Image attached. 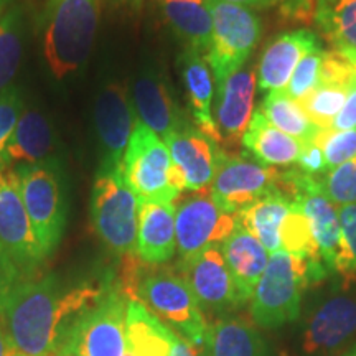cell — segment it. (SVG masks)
<instances>
[{"label":"cell","mask_w":356,"mask_h":356,"mask_svg":"<svg viewBox=\"0 0 356 356\" xmlns=\"http://www.w3.org/2000/svg\"><path fill=\"white\" fill-rule=\"evenodd\" d=\"M111 284L86 280L70 286L50 274L13 286L0 315L17 355L58 356L74 320L96 305Z\"/></svg>","instance_id":"1"},{"label":"cell","mask_w":356,"mask_h":356,"mask_svg":"<svg viewBox=\"0 0 356 356\" xmlns=\"http://www.w3.org/2000/svg\"><path fill=\"white\" fill-rule=\"evenodd\" d=\"M101 0H48L40 17L43 56L55 79L79 73L88 63L97 33Z\"/></svg>","instance_id":"2"},{"label":"cell","mask_w":356,"mask_h":356,"mask_svg":"<svg viewBox=\"0 0 356 356\" xmlns=\"http://www.w3.org/2000/svg\"><path fill=\"white\" fill-rule=\"evenodd\" d=\"M142 267L131 299L139 300L168 328L198 348H204L208 323L188 282L175 270Z\"/></svg>","instance_id":"3"},{"label":"cell","mask_w":356,"mask_h":356,"mask_svg":"<svg viewBox=\"0 0 356 356\" xmlns=\"http://www.w3.org/2000/svg\"><path fill=\"white\" fill-rule=\"evenodd\" d=\"M47 261L25 210L19 177L0 168V269L10 286L38 277Z\"/></svg>","instance_id":"4"},{"label":"cell","mask_w":356,"mask_h":356,"mask_svg":"<svg viewBox=\"0 0 356 356\" xmlns=\"http://www.w3.org/2000/svg\"><path fill=\"white\" fill-rule=\"evenodd\" d=\"M122 177L139 202L175 203L186 190L162 137L137 119L122 159Z\"/></svg>","instance_id":"5"},{"label":"cell","mask_w":356,"mask_h":356,"mask_svg":"<svg viewBox=\"0 0 356 356\" xmlns=\"http://www.w3.org/2000/svg\"><path fill=\"white\" fill-rule=\"evenodd\" d=\"M13 170L19 177L22 200L35 236L48 259L60 246L68 218L63 163L60 159L51 157Z\"/></svg>","instance_id":"6"},{"label":"cell","mask_w":356,"mask_h":356,"mask_svg":"<svg viewBox=\"0 0 356 356\" xmlns=\"http://www.w3.org/2000/svg\"><path fill=\"white\" fill-rule=\"evenodd\" d=\"M309 262L286 251L273 252L251 297V317L261 328H279L299 318L310 286Z\"/></svg>","instance_id":"7"},{"label":"cell","mask_w":356,"mask_h":356,"mask_svg":"<svg viewBox=\"0 0 356 356\" xmlns=\"http://www.w3.org/2000/svg\"><path fill=\"white\" fill-rule=\"evenodd\" d=\"M129 297L121 282L74 320L58 356H131L127 351L126 310Z\"/></svg>","instance_id":"8"},{"label":"cell","mask_w":356,"mask_h":356,"mask_svg":"<svg viewBox=\"0 0 356 356\" xmlns=\"http://www.w3.org/2000/svg\"><path fill=\"white\" fill-rule=\"evenodd\" d=\"M91 222L101 241L115 254L136 252L139 198L124 181L122 167L96 173L91 193Z\"/></svg>","instance_id":"9"},{"label":"cell","mask_w":356,"mask_h":356,"mask_svg":"<svg viewBox=\"0 0 356 356\" xmlns=\"http://www.w3.org/2000/svg\"><path fill=\"white\" fill-rule=\"evenodd\" d=\"M213 19L210 51L204 60L213 70L216 86L241 70L259 43L262 29L254 12L225 0H207Z\"/></svg>","instance_id":"10"},{"label":"cell","mask_w":356,"mask_h":356,"mask_svg":"<svg viewBox=\"0 0 356 356\" xmlns=\"http://www.w3.org/2000/svg\"><path fill=\"white\" fill-rule=\"evenodd\" d=\"M282 172L264 165L246 154L218 150L216 172L210 185L211 198L222 211L236 215L248 204L279 190Z\"/></svg>","instance_id":"11"},{"label":"cell","mask_w":356,"mask_h":356,"mask_svg":"<svg viewBox=\"0 0 356 356\" xmlns=\"http://www.w3.org/2000/svg\"><path fill=\"white\" fill-rule=\"evenodd\" d=\"M234 215L218 207L210 188L193 191V195L175 204L178 262L190 261L211 246H221L234 231Z\"/></svg>","instance_id":"12"},{"label":"cell","mask_w":356,"mask_h":356,"mask_svg":"<svg viewBox=\"0 0 356 356\" xmlns=\"http://www.w3.org/2000/svg\"><path fill=\"white\" fill-rule=\"evenodd\" d=\"M137 122L136 111L122 83L109 81L99 89L95 102V129L99 145L97 172L122 167V159Z\"/></svg>","instance_id":"13"},{"label":"cell","mask_w":356,"mask_h":356,"mask_svg":"<svg viewBox=\"0 0 356 356\" xmlns=\"http://www.w3.org/2000/svg\"><path fill=\"white\" fill-rule=\"evenodd\" d=\"M177 270L188 282L203 310L228 312L246 304L239 296L221 246H211L190 261L178 262Z\"/></svg>","instance_id":"14"},{"label":"cell","mask_w":356,"mask_h":356,"mask_svg":"<svg viewBox=\"0 0 356 356\" xmlns=\"http://www.w3.org/2000/svg\"><path fill=\"white\" fill-rule=\"evenodd\" d=\"M131 101L137 119L162 139L190 124L173 99L167 81L155 70L147 68L136 78Z\"/></svg>","instance_id":"15"},{"label":"cell","mask_w":356,"mask_h":356,"mask_svg":"<svg viewBox=\"0 0 356 356\" xmlns=\"http://www.w3.org/2000/svg\"><path fill=\"white\" fill-rule=\"evenodd\" d=\"M256 76V71L244 65L218 84L215 121L225 147H236L243 140L252 118Z\"/></svg>","instance_id":"16"},{"label":"cell","mask_w":356,"mask_h":356,"mask_svg":"<svg viewBox=\"0 0 356 356\" xmlns=\"http://www.w3.org/2000/svg\"><path fill=\"white\" fill-rule=\"evenodd\" d=\"M318 48V35L309 29L279 35L262 53L257 66V86L261 91H286L297 65Z\"/></svg>","instance_id":"17"},{"label":"cell","mask_w":356,"mask_h":356,"mask_svg":"<svg viewBox=\"0 0 356 356\" xmlns=\"http://www.w3.org/2000/svg\"><path fill=\"white\" fill-rule=\"evenodd\" d=\"M162 140L168 147L173 163L184 173L186 190L200 191L210 188L220 150L215 142H211L191 124L170 132Z\"/></svg>","instance_id":"18"},{"label":"cell","mask_w":356,"mask_h":356,"mask_svg":"<svg viewBox=\"0 0 356 356\" xmlns=\"http://www.w3.org/2000/svg\"><path fill=\"white\" fill-rule=\"evenodd\" d=\"M356 332V300L338 296L323 302L307 320L302 348L309 356H325Z\"/></svg>","instance_id":"19"},{"label":"cell","mask_w":356,"mask_h":356,"mask_svg":"<svg viewBox=\"0 0 356 356\" xmlns=\"http://www.w3.org/2000/svg\"><path fill=\"white\" fill-rule=\"evenodd\" d=\"M175 203L139 202L136 254L147 266H162L175 256Z\"/></svg>","instance_id":"20"},{"label":"cell","mask_w":356,"mask_h":356,"mask_svg":"<svg viewBox=\"0 0 356 356\" xmlns=\"http://www.w3.org/2000/svg\"><path fill=\"white\" fill-rule=\"evenodd\" d=\"M55 144V131L50 121L40 111L26 109L0 154V168L32 165L51 159Z\"/></svg>","instance_id":"21"},{"label":"cell","mask_w":356,"mask_h":356,"mask_svg":"<svg viewBox=\"0 0 356 356\" xmlns=\"http://www.w3.org/2000/svg\"><path fill=\"white\" fill-rule=\"evenodd\" d=\"M178 65H180L186 97H188V108L195 126L216 145H222L221 134L218 131L215 114L211 109L215 88H213V74L208 61L204 60L203 55L186 48L178 56Z\"/></svg>","instance_id":"22"},{"label":"cell","mask_w":356,"mask_h":356,"mask_svg":"<svg viewBox=\"0 0 356 356\" xmlns=\"http://www.w3.org/2000/svg\"><path fill=\"white\" fill-rule=\"evenodd\" d=\"M221 251L239 296L244 302H248L266 270L270 254L259 243V239L244 229L239 222H236L233 233L221 244Z\"/></svg>","instance_id":"23"},{"label":"cell","mask_w":356,"mask_h":356,"mask_svg":"<svg viewBox=\"0 0 356 356\" xmlns=\"http://www.w3.org/2000/svg\"><path fill=\"white\" fill-rule=\"evenodd\" d=\"M160 12L188 50L207 56L213 37V19L207 0H160Z\"/></svg>","instance_id":"24"},{"label":"cell","mask_w":356,"mask_h":356,"mask_svg":"<svg viewBox=\"0 0 356 356\" xmlns=\"http://www.w3.org/2000/svg\"><path fill=\"white\" fill-rule=\"evenodd\" d=\"M241 144L257 162L269 167L292 165L304 149L300 140L274 127L259 109L252 114Z\"/></svg>","instance_id":"25"},{"label":"cell","mask_w":356,"mask_h":356,"mask_svg":"<svg viewBox=\"0 0 356 356\" xmlns=\"http://www.w3.org/2000/svg\"><path fill=\"white\" fill-rule=\"evenodd\" d=\"M175 332L139 300L129 299L126 310L127 351L131 356H168Z\"/></svg>","instance_id":"26"},{"label":"cell","mask_w":356,"mask_h":356,"mask_svg":"<svg viewBox=\"0 0 356 356\" xmlns=\"http://www.w3.org/2000/svg\"><path fill=\"white\" fill-rule=\"evenodd\" d=\"M292 200L282 191H273L236 213V222L259 239L269 254L280 251V226L292 208Z\"/></svg>","instance_id":"27"},{"label":"cell","mask_w":356,"mask_h":356,"mask_svg":"<svg viewBox=\"0 0 356 356\" xmlns=\"http://www.w3.org/2000/svg\"><path fill=\"white\" fill-rule=\"evenodd\" d=\"M264 341L254 325L241 317L218 318L208 327L207 356H264Z\"/></svg>","instance_id":"28"},{"label":"cell","mask_w":356,"mask_h":356,"mask_svg":"<svg viewBox=\"0 0 356 356\" xmlns=\"http://www.w3.org/2000/svg\"><path fill=\"white\" fill-rule=\"evenodd\" d=\"M314 20L337 50H356V0H317Z\"/></svg>","instance_id":"29"},{"label":"cell","mask_w":356,"mask_h":356,"mask_svg":"<svg viewBox=\"0 0 356 356\" xmlns=\"http://www.w3.org/2000/svg\"><path fill=\"white\" fill-rule=\"evenodd\" d=\"M257 109L274 127L300 140L302 144L310 142L318 131L286 91H270Z\"/></svg>","instance_id":"30"},{"label":"cell","mask_w":356,"mask_h":356,"mask_svg":"<svg viewBox=\"0 0 356 356\" xmlns=\"http://www.w3.org/2000/svg\"><path fill=\"white\" fill-rule=\"evenodd\" d=\"M24 8L12 6L0 15V92L12 88L24 53Z\"/></svg>","instance_id":"31"},{"label":"cell","mask_w":356,"mask_h":356,"mask_svg":"<svg viewBox=\"0 0 356 356\" xmlns=\"http://www.w3.org/2000/svg\"><path fill=\"white\" fill-rule=\"evenodd\" d=\"M350 88L318 84L314 91L297 101L310 122L318 129H332L333 121L343 108Z\"/></svg>","instance_id":"32"},{"label":"cell","mask_w":356,"mask_h":356,"mask_svg":"<svg viewBox=\"0 0 356 356\" xmlns=\"http://www.w3.org/2000/svg\"><path fill=\"white\" fill-rule=\"evenodd\" d=\"M340 221V251L335 262V273L348 286L356 282V203L338 207Z\"/></svg>","instance_id":"33"},{"label":"cell","mask_w":356,"mask_h":356,"mask_svg":"<svg viewBox=\"0 0 356 356\" xmlns=\"http://www.w3.org/2000/svg\"><path fill=\"white\" fill-rule=\"evenodd\" d=\"M310 142L322 149L327 170H333L341 163L356 157V129L353 131L318 129Z\"/></svg>","instance_id":"34"},{"label":"cell","mask_w":356,"mask_h":356,"mask_svg":"<svg viewBox=\"0 0 356 356\" xmlns=\"http://www.w3.org/2000/svg\"><path fill=\"white\" fill-rule=\"evenodd\" d=\"M318 181L323 193L337 207L356 203V157L333 170H328L327 175L320 178Z\"/></svg>","instance_id":"35"},{"label":"cell","mask_w":356,"mask_h":356,"mask_svg":"<svg viewBox=\"0 0 356 356\" xmlns=\"http://www.w3.org/2000/svg\"><path fill=\"white\" fill-rule=\"evenodd\" d=\"M322 60L323 50L318 48V50L309 53V55L297 65V68L292 73L291 81H289V86L286 89L289 97H292V99L297 102L318 86Z\"/></svg>","instance_id":"36"},{"label":"cell","mask_w":356,"mask_h":356,"mask_svg":"<svg viewBox=\"0 0 356 356\" xmlns=\"http://www.w3.org/2000/svg\"><path fill=\"white\" fill-rule=\"evenodd\" d=\"M356 81V73L348 58L341 50L323 51L322 66H320V84L350 88Z\"/></svg>","instance_id":"37"},{"label":"cell","mask_w":356,"mask_h":356,"mask_svg":"<svg viewBox=\"0 0 356 356\" xmlns=\"http://www.w3.org/2000/svg\"><path fill=\"white\" fill-rule=\"evenodd\" d=\"M24 111V101L19 89L12 86L0 92V154L6 149Z\"/></svg>","instance_id":"38"},{"label":"cell","mask_w":356,"mask_h":356,"mask_svg":"<svg viewBox=\"0 0 356 356\" xmlns=\"http://www.w3.org/2000/svg\"><path fill=\"white\" fill-rule=\"evenodd\" d=\"M280 15L291 22L310 24L315 17L317 0H280Z\"/></svg>","instance_id":"39"},{"label":"cell","mask_w":356,"mask_h":356,"mask_svg":"<svg viewBox=\"0 0 356 356\" xmlns=\"http://www.w3.org/2000/svg\"><path fill=\"white\" fill-rule=\"evenodd\" d=\"M296 163L300 172L309 173V175H314V177L317 175V173L328 172L322 149H320L318 145H315L314 142H307V144H304V149H302V152Z\"/></svg>","instance_id":"40"},{"label":"cell","mask_w":356,"mask_h":356,"mask_svg":"<svg viewBox=\"0 0 356 356\" xmlns=\"http://www.w3.org/2000/svg\"><path fill=\"white\" fill-rule=\"evenodd\" d=\"M332 129L333 131H353L356 129V81L350 86L348 97L333 121Z\"/></svg>","instance_id":"41"},{"label":"cell","mask_w":356,"mask_h":356,"mask_svg":"<svg viewBox=\"0 0 356 356\" xmlns=\"http://www.w3.org/2000/svg\"><path fill=\"white\" fill-rule=\"evenodd\" d=\"M168 356H207V355H204V348H198V346L190 343L188 340H185L184 337H180L178 333H175L172 348H170V355Z\"/></svg>","instance_id":"42"},{"label":"cell","mask_w":356,"mask_h":356,"mask_svg":"<svg viewBox=\"0 0 356 356\" xmlns=\"http://www.w3.org/2000/svg\"><path fill=\"white\" fill-rule=\"evenodd\" d=\"M0 356H17V350L12 343V338L8 335L2 315H0Z\"/></svg>","instance_id":"43"},{"label":"cell","mask_w":356,"mask_h":356,"mask_svg":"<svg viewBox=\"0 0 356 356\" xmlns=\"http://www.w3.org/2000/svg\"><path fill=\"white\" fill-rule=\"evenodd\" d=\"M225 2L236 3V6L246 8H269L273 6H277V3H280V0H225Z\"/></svg>","instance_id":"44"},{"label":"cell","mask_w":356,"mask_h":356,"mask_svg":"<svg viewBox=\"0 0 356 356\" xmlns=\"http://www.w3.org/2000/svg\"><path fill=\"white\" fill-rule=\"evenodd\" d=\"M12 291V286L10 282H8L6 275H3L2 269H0V312L3 309V304H6L7 297H8V292Z\"/></svg>","instance_id":"45"},{"label":"cell","mask_w":356,"mask_h":356,"mask_svg":"<svg viewBox=\"0 0 356 356\" xmlns=\"http://www.w3.org/2000/svg\"><path fill=\"white\" fill-rule=\"evenodd\" d=\"M118 6H126V7H139L144 0H113Z\"/></svg>","instance_id":"46"},{"label":"cell","mask_w":356,"mask_h":356,"mask_svg":"<svg viewBox=\"0 0 356 356\" xmlns=\"http://www.w3.org/2000/svg\"><path fill=\"white\" fill-rule=\"evenodd\" d=\"M341 51H343V55L348 58V61L351 63V66H353L356 73V50H341Z\"/></svg>","instance_id":"47"},{"label":"cell","mask_w":356,"mask_h":356,"mask_svg":"<svg viewBox=\"0 0 356 356\" xmlns=\"http://www.w3.org/2000/svg\"><path fill=\"white\" fill-rule=\"evenodd\" d=\"M12 2H13V0H0V15H2V13L6 12L7 8L12 7Z\"/></svg>","instance_id":"48"},{"label":"cell","mask_w":356,"mask_h":356,"mask_svg":"<svg viewBox=\"0 0 356 356\" xmlns=\"http://www.w3.org/2000/svg\"><path fill=\"white\" fill-rule=\"evenodd\" d=\"M345 356H356V355H355V351H353V350H351V351H348V353H346Z\"/></svg>","instance_id":"49"},{"label":"cell","mask_w":356,"mask_h":356,"mask_svg":"<svg viewBox=\"0 0 356 356\" xmlns=\"http://www.w3.org/2000/svg\"><path fill=\"white\" fill-rule=\"evenodd\" d=\"M17 356H24V355H17Z\"/></svg>","instance_id":"50"}]
</instances>
